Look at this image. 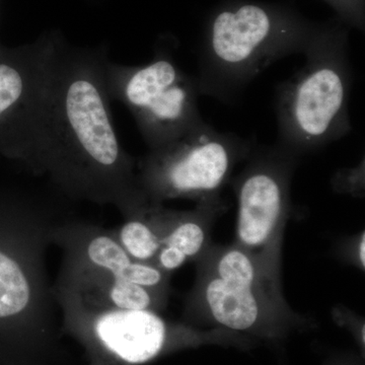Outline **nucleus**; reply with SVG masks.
Listing matches in <instances>:
<instances>
[{
  "label": "nucleus",
  "instance_id": "1",
  "mask_svg": "<svg viewBox=\"0 0 365 365\" xmlns=\"http://www.w3.org/2000/svg\"><path fill=\"white\" fill-rule=\"evenodd\" d=\"M108 60L107 48L62 42L33 174L47 176L69 198L111 205L127 218L150 202L113 121Z\"/></svg>",
  "mask_w": 365,
  "mask_h": 365
},
{
  "label": "nucleus",
  "instance_id": "2",
  "mask_svg": "<svg viewBox=\"0 0 365 365\" xmlns=\"http://www.w3.org/2000/svg\"><path fill=\"white\" fill-rule=\"evenodd\" d=\"M62 220L42 197L0 189V365H48L56 349L46 255Z\"/></svg>",
  "mask_w": 365,
  "mask_h": 365
},
{
  "label": "nucleus",
  "instance_id": "3",
  "mask_svg": "<svg viewBox=\"0 0 365 365\" xmlns=\"http://www.w3.org/2000/svg\"><path fill=\"white\" fill-rule=\"evenodd\" d=\"M195 264L184 323L268 342L309 325L283 295L281 266L261 261L234 242L211 245Z\"/></svg>",
  "mask_w": 365,
  "mask_h": 365
},
{
  "label": "nucleus",
  "instance_id": "4",
  "mask_svg": "<svg viewBox=\"0 0 365 365\" xmlns=\"http://www.w3.org/2000/svg\"><path fill=\"white\" fill-rule=\"evenodd\" d=\"M316 32L282 9L252 2L223 7L209 21L201 45L200 95L235 102L269 66L302 54Z\"/></svg>",
  "mask_w": 365,
  "mask_h": 365
},
{
  "label": "nucleus",
  "instance_id": "5",
  "mask_svg": "<svg viewBox=\"0 0 365 365\" xmlns=\"http://www.w3.org/2000/svg\"><path fill=\"white\" fill-rule=\"evenodd\" d=\"M304 66L276 88L278 145L297 157L321 150L352 130L353 72L347 33L317 30Z\"/></svg>",
  "mask_w": 365,
  "mask_h": 365
},
{
  "label": "nucleus",
  "instance_id": "6",
  "mask_svg": "<svg viewBox=\"0 0 365 365\" xmlns=\"http://www.w3.org/2000/svg\"><path fill=\"white\" fill-rule=\"evenodd\" d=\"M54 295L62 330L85 350L90 365H145L204 345L250 347L255 341L216 329L170 322L150 309H93Z\"/></svg>",
  "mask_w": 365,
  "mask_h": 365
},
{
  "label": "nucleus",
  "instance_id": "7",
  "mask_svg": "<svg viewBox=\"0 0 365 365\" xmlns=\"http://www.w3.org/2000/svg\"><path fill=\"white\" fill-rule=\"evenodd\" d=\"M249 139L220 132L203 121L167 145L136 160L139 186L151 203L173 199L199 201L220 196L235 165L247 160Z\"/></svg>",
  "mask_w": 365,
  "mask_h": 365
},
{
  "label": "nucleus",
  "instance_id": "8",
  "mask_svg": "<svg viewBox=\"0 0 365 365\" xmlns=\"http://www.w3.org/2000/svg\"><path fill=\"white\" fill-rule=\"evenodd\" d=\"M105 76L110 98L131 113L148 150L173 143L204 121L196 78L182 71L167 50L158 48L143 66L109 59Z\"/></svg>",
  "mask_w": 365,
  "mask_h": 365
},
{
  "label": "nucleus",
  "instance_id": "9",
  "mask_svg": "<svg viewBox=\"0 0 365 365\" xmlns=\"http://www.w3.org/2000/svg\"><path fill=\"white\" fill-rule=\"evenodd\" d=\"M63 41L59 33L50 32L18 47L0 45V158L31 173Z\"/></svg>",
  "mask_w": 365,
  "mask_h": 365
},
{
  "label": "nucleus",
  "instance_id": "10",
  "mask_svg": "<svg viewBox=\"0 0 365 365\" xmlns=\"http://www.w3.org/2000/svg\"><path fill=\"white\" fill-rule=\"evenodd\" d=\"M232 181L237 212L234 244L271 265L281 266L283 232L290 208V182L299 157L276 144L250 153Z\"/></svg>",
  "mask_w": 365,
  "mask_h": 365
},
{
  "label": "nucleus",
  "instance_id": "11",
  "mask_svg": "<svg viewBox=\"0 0 365 365\" xmlns=\"http://www.w3.org/2000/svg\"><path fill=\"white\" fill-rule=\"evenodd\" d=\"M51 242L61 249L64 265L170 292V275L151 264L134 261L118 242L112 228L64 218L53 228Z\"/></svg>",
  "mask_w": 365,
  "mask_h": 365
},
{
  "label": "nucleus",
  "instance_id": "12",
  "mask_svg": "<svg viewBox=\"0 0 365 365\" xmlns=\"http://www.w3.org/2000/svg\"><path fill=\"white\" fill-rule=\"evenodd\" d=\"M52 288L53 294L93 309H150L158 313L167 307L170 292L64 264Z\"/></svg>",
  "mask_w": 365,
  "mask_h": 365
},
{
  "label": "nucleus",
  "instance_id": "13",
  "mask_svg": "<svg viewBox=\"0 0 365 365\" xmlns=\"http://www.w3.org/2000/svg\"><path fill=\"white\" fill-rule=\"evenodd\" d=\"M223 210L220 196L199 201L191 210H172L169 230L153 265L172 276L188 262L198 260L212 245L211 230Z\"/></svg>",
  "mask_w": 365,
  "mask_h": 365
},
{
  "label": "nucleus",
  "instance_id": "14",
  "mask_svg": "<svg viewBox=\"0 0 365 365\" xmlns=\"http://www.w3.org/2000/svg\"><path fill=\"white\" fill-rule=\"evenodd\" d=\"M173 209L163 204L150 203L138 212L123 218L112 228L115 237L134 261L153 265L169 230Z\"/></svg>",
  "mask_w": 365,
  "mask_h": 365
},
{
  "label": "nucleus",
  "instance_id": "15",
  "mask_svg": "<svg viewBox=\"0 0 365 365\" xmlns=\"http://www.w3.org/2000/svg\"><path fill=\"white\" fill-rule=\"evenodd\" d=\"M364 163L362 162L354 169L340 170L334 179V187L340 192L360 195L361 189L364 190Z\"/></svg>",
  "mask_w": 365,
  "mask_h": 365
},
{
  "label": "nucleus",
  "instance_id": "16",
  "mask_svg": "<svg viewBox=\"0 0 365 365\" xmlns=\"http://www.w3.org/2000/svg\"><path fill=\"white\" fill-rule=\"evenodd\" d=\"M352 26L364 25V0H327Z\"/></svg>",
  "mask_w": 365,
  "mask_h": 365
},
{
  "label": "nucleus",
  "instance_id": "17",
  "mask_svg": "<svg viewBox=\"0 0 365 365\" xmlns=\"http://www.w3.org/2000/svg\"><path fill=\"white\" fill-rule=\"evenodd\" d=\"M365 237L364 232L355 237L352 241L348 242L347 249V258L353 262L354 265H356L359 269L364 270V242Z\"/></svg>",
  "mask_w": 365,
  "mask_h": 365
},
{
  "label": "nucleus",
  "instance_id": "18",
  "mask_svg": "<svg viewBox=\"0 0 365 365\" xmlns=\"http://www.w3.org/2000/svg\"><path fill=\"white\" fill-rule=\"evenodd\" d=\"M323 365H364L361 357L352 353H342L330 357L324 362Z\"/></svg>",
  "mask_w": 365,
  "mask_h": 365
}]
</instances>
